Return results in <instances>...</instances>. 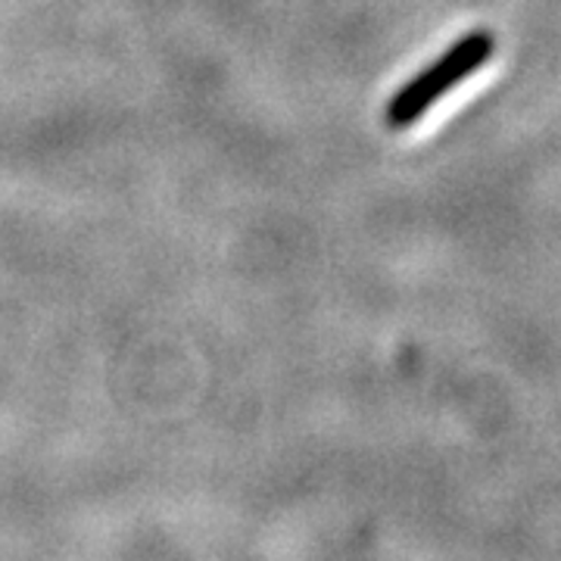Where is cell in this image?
<instances>
[{"mask_svg":"<svg viewBox=\"0 0 561 561\" xmlns=\"http://www.w3.org/2000/svg\"><path fill=\"white\" fill-rule=\"evenodd\" d=\"M493 54H496V35L490 28H471V32H465L456 44H449L437 60L431 62L427 69L415 72L387 101V110H383L387 128H393V131L412 128L453 88H459L461 81L471 79L474 72H481Z\"/></svg>","mask_w":561,"mask_h":561,"instance_id":"6da1fadb","label":"cell"}]
</instances>
